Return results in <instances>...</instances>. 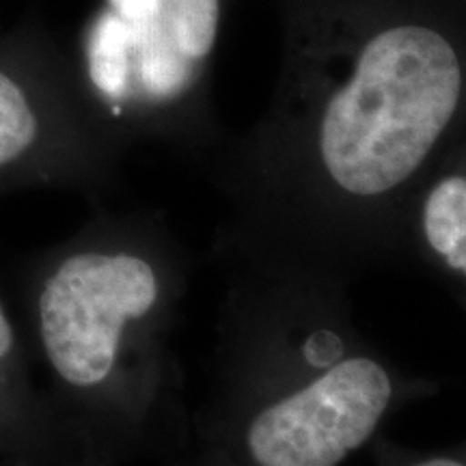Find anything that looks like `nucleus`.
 <instances>
[{
	"mask_svg": "<svg viewBox=\"0 0 466 466\" xmlns=\"http://www.w3.org/2000/svg\"><path fill=\"white\" fill-rule=\"evenodd\" d=\"M264 115L225 145V255L348 277L406 255L408 214L466 115L456 0H275Z\"/></svg>",
	"mask_w": 466,
	"mask_h": 466,
	"instance_id": "obj_1",
	"label": "nucleus"
},
{
	"mask_svg": "<svg viewBox=\"0 0 466 466\" xmlns=\"http://www.w3.org/2000/svg\"><path fill=\"white\" fill-rule=\"evenodd\" d=\"M212 400L190 466H341L425 384L354 322L348 277L227 255Z\"/></svg>",
	"mask_w": 466,
	"mask_h": 466,
	"instance_id": "obj_2",
	"label": "nucleus"
},
{
	"mask_svg": "<svg viewBox=\"0 0 466 466\" xmlns=\"http://www.w3.org/2000/svg\"><path fill=\"white\" fill-rule=\"evenodd\" d=\"M175 261L141 238L72 250L39 291V339L58 380L138 421L158 398V330L177 291Z\"/></svg>",
	"mask_w": 466,
	"mask_h": 466,
	"instance_id": "obj_3",
	"label": "nucleus"
},
{
	"mask_svg": "<svg viewBox=\"0 0 466 466\" xmlns=\"http://www.w3.org/2000/svg\"><path fill=\"white\" fill-rule=\"evenodd\" d=\"M231 0H104L86 31V78L116 121L214 138L212 72Z\"/></svg>",
	"mask_w": 466,
	"mask_h": 466,
	"instance_id": "obj_4",
	"label": "nucleus"
},
{
	"mask_svg": "<svg viewBox=\"0 0 466 466\" xmlns=\"http://www.w3.org/2000/svg\"><path fill=\"white\" fill-rule=\"evenodd\" d=\"M466 279V168L439 160L419 186L408 214V247Z\"/></svg>",
	"mask_w": 466,
	"mask_h": 466,
	"instance_id": "obj_5",
	"label": "nucleus"
},
{
	"mask_svg": "<svg viewBox=\"0 0 466 466\" xmlns=\"http://www.w3.org/2000/svg\"><path fill=\"white\" fill-rule=\"evenodd\" d=\"M37 115L25 89L0 69V168L26 154L37 141Z\"/></svg>",
	"mask_w": 466,
	"mask_h": 466,
	"instance_id": "obj_6",
	"label": "nucleus"
},
{
	"mask_svg": "<svg viewBox=\"0 0 466 466\" xmlns=\"http://www.w3.org/2000/svg\"><path fill=\"white\" fill-rule=\"evenodd\" d=\"M370 447L376 466H466V451H415L382 434Z\"/></svg>",
	"mask_w": 466,
	"mask_h": 466,
	"instance_id": "obj_7",
	"label": "nucleus"
},
{
	"mask_svg": "<svg viewBox=\"0 0 466 466\" xmlns=\"http://www.w3.org/2000/svg\"><path fill=\"white\" fill-rule=\"evenodd\" d=\"M15 343V335H14V326H11L7 311H5L3 302H0V360H5L11 354Z\"/></svg>",
	"mask_w": 466,
	"mask_h": 466,
	"instance_id": "obj_8",
	"label": "nucleus"
}]
</instances>
